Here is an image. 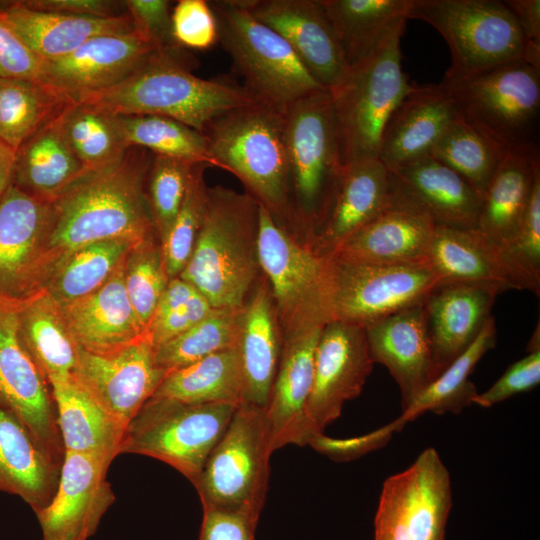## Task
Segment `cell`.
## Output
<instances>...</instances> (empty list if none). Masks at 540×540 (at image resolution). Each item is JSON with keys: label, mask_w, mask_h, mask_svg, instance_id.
<instances>
[{"label": "cell", "mask_w": 540, "mask_h": 540, "mask_svg": "<svg viewBox=\"0 0 540 540\" xmlns=\"http://www.w3.org/2000/svg\"><path fill=\"white\" fill-rule=\"evenodd\" d=\"M152 156L146 149L130 147L119 163L86 174L52 201L41 289L58 266L84 246L153 237L155 227L143 191Z\"/></svg>", "instance_id": "6da1fadb"}, {"label": "cell", "mask_w": 540, "mask_h": 540, "mask_svg": "<svg viewBox=\"0 0 540 540\" xmlns=\"http://www.w3.org/2000/svg\"><path fill=\"white\" fill-rule=\"evenodd\" d=\"M259 203L220 185L207 189V205L192 255L180 278L215 309H240L254 288Z\"/></svg>", "instance_id": "7a4b0ae2"}, {"label": "cell", "mask_w": 540, "mask_h": 540, "mask_svg": "<svg viewBox=\"0 0 540 540\" xmlns=\"http://www.w3.org/2000/svg\"><path fill=\"white\" fill-rule=\"evenodd\" d=\"M255 101L242 85L196 76L177 50L157 51L124 81L77 102L112 115L168 117L203 133L224 113Z\"/></svg>", "instance_id": "3957f363"}, {"label": "cell", "mask_w": 540, "mask_h": 540, "mask_svg": "<svg viewBox=\"0 0 540 540\" xmlns=\"http://www.w3.org/2000/svg\"><path fill=\"white\" fill-rule=\"evenodd\" d=\"M203 134L218 168L233 173L280 225L292 221L285 108L255 101L216 118Z\"/></svg>", "instance_id": "277c9868"}, {"label": "cell", "mask_w": 540, "mask_h": 540, "mask_svg": "<svg viewBox=\"0 0 540 540\" xmlns=\"http://www.w3.org/2000/svg\"><path fill=\"white\" fill-rule=\"evenodd\" d=\"M440 84L460 117L504 153L539 149L540 69L518 60L483 71H446Z\"/></svg>", "instance_id": "5b68a950"}, {"label": "cell", "mask_w": 540, "mask_h": 540, "mask_svg": "<svg viewBox=\"0 0 540 540\" xmlns=\"http://www.w3.org/2000/svg\"><path fill=\"white\" fill-rule=\"evenodd\" d=\"M290 209L309 239L332 206L343 173L330 91H313L285 108Z\"/></svg>", "instance_id": "8992f818"}, {"label": "cell", "mask_w": 540, "mask_h": 540, "mask_svg": "<svg viewBox=\"0 0 540 540\" xmlns=\"http://www.w3.org/2000/svg\"><path fill=\"white\" fill-rule=\"evenodd\" d=\"M403 30H396L376 53L351 67L329 90L344 166L378 158L388 118L415 86L402 70Z\"/></svg>", "instance_id": "52a82bcc"}, {"label": "cell", "mask_w": 540, "mask_h": 540, "mask_svg": "<svg viewBox=\"0 0 540 540\" xmlns=\"http://www.w3.org/2000/svg\"><path fill=\"white\" fill-rule=\"evenodd\" d=\"M218 42L232 60L242 85L256 100L286 108L322 87L289 44L256 19L243 0L209 1Z\"/></svg>", "instance_id": "ba28073f"}, {"label": "cell", "mask_w": 540, "mask_h": 540, "mask_svg": "<svg viewBox=\"0 0 540 540\" xmlns=\"http://www.w3.org/2000/svg\"><path fill=\"white\" fill-rule=\"evenodd\" d=\"M272 453L265 408L241 403L194 484L203 508L241 514L258 522Z\"/></svg>", "instance_id": "9c48e42d"}, {"label": "cell", "mask_w": 540, "mask_h": 540, "mask_svg": "<svg viewBox=\"0 0 540 540\" xmlns=\"http://www.w3.org/2000/svg\"><path fill=\"white\" fill-rule=\"evenodd\" d=\"M257 250L282 337L328 323L329 255L295 238L260 204Z\"/></svg>", "instance_id": "30bf717a"}, {"label": "cell", "mask_w": 540, "mask_h": 540, "mask_svg": "<svg viewBox=\"0 0 540 540\" xmlns=\"http://www.w3.org/2000/svg\"><path fill=\"white\" fill-rule=\"evenodd\" d=\"M238 406L189 404L151 397L129 422L120 454L134 453L165 462L194 485Z\"/></svg>", "instance_id": "8fae6325"}, {"label": "cell", "mask_w": 540, "mask_h": 540, "mask_svg": "<svg viewBox=\"0 0 540 540\" xmlns=\"http://www.w3.org/2000/svg\"><path fill=\"white\" fill-rule=\"evenodd\" d=\"M408 19L433 26L446 41L456 74L524 60L527 42L511 10L496 0H411Z\"/></svg>", "instance_id": "7c38bea8"}, {"label": "cell", "mask_w": 540, "mask_h": 540, "mask_svg": "<svg viewBox=\"0 0 540 540\" xmlns=\"http://www.w3.org/2000/svg\"><path fill=\"white\" fill-rule=\"evenodd\" d=\"M439 283V277L427 263L375 265L329 255V320L366 326L424 304Z\"/></svg>", "instance_id": "4fadbf2b"}, {"label": "cell", "mask_w": 540, "mask_h": 540, "mask_svg": "<svg viewBox=\"0 0 540 540\" xmlns=\"http://www.w3.org/2000/svg\"><path fill=\"white\" fill-rule=\"evenodd\" d=\"M451 507L449 471L429 447L383 483L375 540H444Z\"/></svg>", "instance_id": "5bb4252c"}, {"label": "cell", "mask_w": 540, "mask_h": 540, "mask_svg": "<svg viewBox=\"0 0 540 540\" xmlns=\"http://www.w3.org/2000/svg\"><path fill=\"white\" fill-rule=\"evenodd\" d=\"M47 384L20 338L17 304L0 301V406L61 465L65 450Z\"/></svg>", "instance_id": "9a60e30c"}, {"label": "cell", "mask_w": 540, "mask_h": 540, "mask_svg": "<svg viewBox=\"0 0 540 540\" xmlns=\"http://www.w3.org/2000/svg\"><path fill=\"white\" fill-rule=\"evenodd\" d=\"M156 52L136 30L100 35L63 57L43 61L38 82L77 102L124 81Z\"/></svg>", "instance_id": "2e32d148"}, {"label": "cell", "mask_w": 540, "mask_h": 540, "mask_svg": "<svg viewBox=\"0 0 540 540\" xmlns=\"http://www.w3.org/2000/svg\"><path fill=\"white\" fill-rule=\"evenodd\" d=\"M166 374L156 362L147 333L108 353H91L79 347L74 371L77 381L125 428Z\"/></svg>", "instance_id": "e0dca14e"}, {"label": "cell", "mask_w": 540, "mask_h": 540, "mask_svg": "<svg viewBox=\"0 0 540 540\" xmlns=\"http://www.w3.org/2000/svg\"><path fill=\"white\" fill-rule=\"evenodd\" d=\"M365 327L343 321L324 325L315 351L314 377L306 406L315 433L340 417L346 401L362 391L373 369Z\"/></svg>", "instance_id": "ac0fdd59"}, {"label": "cell", "mask_w": 540, "mask_h": 540, "mask_svg": "<svg viewBox=\"0 0 540 540\" xmlns=\"http://www.w3.org/2000/svg\"><path fill=\"white\" fill-rule=\"evenodd\" d=\"M52 202L10 184L0 200V301L20 303L41 290Z\"/></svg>", "instance_id": "d6986e66"}, {"label": "cell", "mask_w": 540, "mask_h": 540, "mask_svg": "<svg viewBox=\"0 0 540 540\" xmlns=\"http://www.w3.org/2000/svg\"><path fill=\"white\" fill-rule=\"evenodd\" d=\"M114 458L65 451L59 483L52 501L36 513L43 540H87L115 500L106 480Z\"/></svg>", "instance_id": "ffe728a7"}, {"label": "cell", "mask_w": 540, "mask_h": 540, "mask_svg": "<svg viewBox=\"0 0 540 540\" xmlns=\"http://www.w3.org/2000/svg\"><path fill=\"white\" fill-rule=\"evenodd\" d=\"M251 14L279 34L324 88L337 86L350 67L320 0H243Z\"/></svg>", "instance_id": "44dd1931"}, {"label": "cell", "mask_w": 540, "mask_h": 540, "mask_svg": "<svg viewBox=\"0 0 540 540\" xmlns=\"http://www.w3.org/2000/svg\"><path fill=\"white\" fill-rule=\"evenodd\" d=\"M389 170L390 207L419 213L435 226L476 229L482 198L431 155Z\"/></svg>", "instance_id": "7402d4cb"}, {"label": "cell", "mask_w": 540, "mask_h": 540, "mask_svg": "<svg viewBox=\"0 0 540 540\" xmlns=\"http://www.w3.org/2000/svg\"><path fill=\"white\" fill-rule=\"evenodd\" d=\"M504 291L494 283L450 282L430 292L424 309L436 378L474 342Z\"/></svg>", "instance_id": "603a6c76"}, {"label": "cell", "mask_w": 540, "mask_h": 540, "mask_svg": "<svg viewBox=\"0 0 540 540\" xmlns=\"http://www.w3.org/2000/svg\"><path fill=\"white\" fill-rule=\"evenodd\" d=\"M323 327L283 338L275 379L265 407L273 452L289 444L308 445L318 434L308 421L306 406L313 384L316 346Z\"/></svg>", "instance_id": "cb8c5ba5"}, {"label": "cell", "mask_w": 540, "mask_h": 540, "mask_svg": "<svg viewBox=\"0 0 540 540\" xmlns=\"http://www.w3.org/2000/svg\"><path fill=\"white\" fill-rule=\"evenodd\" d=\"M427 264L440 283L487 282L505 290H529L539 296L534 283L504 248L477 229L435 226Z\"/></svg>", "instance_id": "d4e9b609"}, {"label": "cell", "mask_w": 540, "mask_h": 540, "mask_svg": "<svg viewBox=\"0 0 540 540\" xmlns=\"http://www.w3.org/2000/svg\"><path fill=\"white\" fill-rule=\"evenodd\" d=\"M364 327L371 359L386 366L395 379L404 411L436 378L424 304Z\"/></svg>", "instance_id": "484cf974"}, {"label": "cell", "mask_w": 540, "mask_h": 540, "mask_svg": "<svg viewBox=\"0 0 540 540\" xmlns=\"http://www.w3.org/2000/svg\"><path fill=\"white\" fill-rule=\"evenodd\" d=\"M460 117L445 88L414 86L388 118L378 159L388 168L430 155L436 142Z\"/></svg>", "instance_id": "4316f807"}, {"label": "cell", "mask_w": 540, "mask_h": 540, "mask_svg": "<svg viewBox=\"0 0 540 540\" xmlns=\"http://www.w3.org/2000/svg\"><path fill=\"white\" fill-rule=\"evenodd\" d=\"M124 263L92 293L59 305L74 341L88 352L108 353L146 334L126 293Z\"/></svg>", "instance_id": "83f0119b"}, {"label": "cell", "mask_w": 540, "mask_h": 540, "mask_svg": "<svg viewBox=\"0 0 540 540\" xmlns=\"http://www.w3.org/2000/svg\"><path fill=\"white\" fill-rule=\"evenodd\" d=\"M434 229L432 221L419 213L389 207L329 255L375 265L424 264Z\"/></svg>", "instance_id": "f1b7e54d"}, {"label": "cell", "mask_w": 540, "mask_h": 540, "mask_svg": "<svg viewBox=\"0 0 540 540\" xmlns=\"http://www.w3.org/2000/svg\"><path fill=\"white\" fill-rule=\"evenodd\" d=\"M389 207L388 168L378 158L348 164L327 218L311 243L328 255Z\"/></svg>", "instance_id": "f546056e"}, {"label": "cell", "mask_w": 540, "mask_h": 540, "mask_svg": "<svg viewBox=\"0 0 540 540\" xmlns=\"http://www.w3.org/2000/svg\"><path fill=\"white\" fill-rule=\"evenodd\" d=\"M1 8L17 35L42 61L63 57L94 37L135 30L128 13L79 16L35 10L21 1H11Z\"/></svg>", "instance_id": "4dcf8cb0"}, {"label": "cell", "mask_w": 540, "mask_h": 540, "mask_svg": "<svg viewBox=\"0 0 540 540\" xmlns=\"http://www.w3.org/2000/svg\"><path fill=\"white\" fill-rule=\"evenodd\" d=\"M282 341L270 286L263 275L250 292L241 314L239 352L245 380V402L263 408L267 406Z\"/></svg>", "instance_id": "1f68e13d"}, {"label": "cell", "mask_w": 540, "mask_h": 540, "mask_svg": "<svg viewBox=\"0 0 540 540\" xmlns=\"http://www.w3.org/2000/svg\"><path fill=\"white\" fill-rule=\"evenodd\" d=\"M60 469L29 430L0 406V492L19 496L36 514L52 501Z\"/></svg>", "instance_id": "d6a6232c"}, {"label": "cell", "mask_w": 540, "mask_h": 540, "mask_svg": "<svg viewBox=\"0 0 540 540\" xmlns=\"http://www.w3.org/2000/svg\"><path fill=\"white\" fill-rule=\"evenodd\" d=\"M540 174V150L506 153L482 197L476 229L497 244L516 235Z\"/></svg>", "instance_id": "836d02e7"}, {"label": "cell", "mask_w": 540, "mask_h": 540, "mask_svg": "<svg viewBox=\"0 0 540 540\" xmlns=\"http://www.w3.org/2000/svg\"><path fill=\"white\" fill-rule=\"evenodd\" d=\"M57 115L17 149L11 180L27 194L51 202L89 173L66 142Z\"/></svg>", "instance_id": "e575fe53"}, {"label": "cell", "mask_w": 540, "mask_h": 540, "mask_svg": "<svg viewBox=\"0 0 540 540\" xmlns=\"http://www.w3.org/2000/svg\"><path fill=\"white\" fill-rule=\"evenodd\" d=\"M49 385L64 450L118 456L126 428L74 376Z\"/></svg>", "instance_id": "d590c367"}, {"label": "cell", "mask_w": 540, "mask_h": 540, "mask_svg": "<svg viewBox=\"0 0 540 540\" xmlns=\"http://www.w3.org/2000/svg\"><path fill=\"white\" fill-rule=\"evenodd\" d=\"M349 67L376 53L404 28L411 0H320Z\"/></svg>", "instance_id": "8d00e7d4"}, {"label": "cell", "mask_w": 540, "mask_h": 540, "mask_svg": "<svg viewBox=\"0 0 540 540\" xmlns=\"http://www.w3.org/2000/svg\"><path fill=\"white\" fill-rule=\"evenodd\" d=\"M17 321L22 343L48 384L74 376L79 346L44 289L17 304Z\"/></svg>", "instance_id": "74e56055"}, {"label": "cell", "mask_w": 540, "mask_h": 540, "mask_svg": "<svg viewBox=\"0 0 540 540\" xmlns=\"http://www.w3.org/2000/svg\"><path fill=\"white\" fill-rule=\"evenodd\" d=\"M152 397L189 404L245 402V380L239 348L209 355L168 372Z\"/></svg>", "instance_id": "f35d334b"}, {"label": "cell", "mask_w": 540, "mask_h": 540, "mask_svg": "<svg viewBox=\"0 0 540 540\" xmlns=\"http://www.w3.org/2000/svg\"><path fill=\"white\" fill-rule=\"evenodd\" d=\"M57 119L66 142L89 173L119 163L130 148L115 116L87 103H66Z\"/></svg>", "instance_id": "ab89813d"}, {"label": "cell", "mask_w": 540, "mask_h": 540, "mask_svg": "<svg viewBox=\"0 0 540 540\" xmlns=\"http://www.w3.org/2000/svg\"><path fill=\"white\" fill-rule=\"evenodd\" d=\"M496 339L495 319L490 316L470 347L421 392L400 418L408 423L427 411L458 414L473 404L478 391L469 376L481 358L495 347Z\"/></svg>", "instance_id": "60d3db41"}, {"label": "cell", "mask_w": 540, "mask_h": 540, "mask_svg": "<svg viewBox=\"0 0 540 540\" xmlns=\"http://www.w3.org/2000/svg\"><path fill=\"white\" fill-rule=\"evenodd\" d=\"M139 243L110 239L84 246L58 266L43 289L58 305L86 296L100 287Z\"/></svg>", "instance_id": "b9f144b4"}, {"label": "cell", "mask_w": 540, "mask_h": 540, "mask_svg": "<svg viewBox=\"0 0 540 540\" xmlns=\"http://www.w3.org/2000/svg\"><path fill=\"white\" fill-rule=\"evenodd\" d=\"M66 103L36 80L0 78V141L17 151Z\"/></svg>", "instance_id": "7bdbcfd3"}, {"label": "cell", "mask_w": 540, "mask_h": 540, "mask_svg": "<svg viewBox=\"0 0 540 540\" xmlns=\"http://www.w3.org/2000/svg\"><path fill=\"white\" fill-rule=\"evenodd\" d=\"M114 116L128 147L217 167L209 154L205 135L177 120L157 115Z\"/></svg>", "instance_id": "ee69618b"}, {"label": "cell", "mask_w": 540, "mask_h": 540, "mask_svg": "<svg viewBox=\"0 0 540 540\" xmlns=\"http://www.w3.org/2000/svg\"><path fill=\"white\" fill-rule=\"evenodd\" d=\"M240 309H215L191 328L154 348L155 359L166 373L209 355L239 348Z\"/></svg>", "instance_id": "f6af8a7d"}, {"label": "cell", "mask_w": 540, "mask_h": 540, "mask_svg": "<svg viewBox=\"0 0 540 540\" xmlns=\"http://www.w3.org/2000/svg\"><path fill=\"white\" fill-rule=\"evenodd\" d=\"M504 153L459 117L433 146L430 155L463 177L482 198Z\"/></svg>", "instance_id": "bcb514c9"}, {"label": "cell", "mask_w": 540, "mask_h": 540, "mask_svg": "<svg viewBox=\"0 0 540 540\" xmlns=\"http://www.w3.org/2000/svg\"><path fill=\"white\" fill-rule=\"evenodd\" d=\"M207 167L203 163L195 164L181 208L160 242L169 280L180 276L194 250L207 205L208 187L203 175Z\"/></svg>", "instance_id": "7dc6e473"}, {"label": "cell", "mask_w": 540, "mask_h": 540, "mask_svg": "<svg viewBox=\"0 0 540 540\" xmlns=\"http://www.w3.org/2000/svg\"><path fill=\"white\" fill-rule=\"evenodd\" d=\"M168 282L161 244L153 237L137 244L125 259L124 284L132 309L145 331Z\"/></svg>", "instance_id": "c3c4849f"}, {"label": "cell", "mask_w": 540, "mask_h": 540, "mask_svg": "<svg viewBox=\"0 0 540 540\" xmlns=\"http://www.w3.org/2000/svg\"><path fill=\"white\" fill-rule=\"evenodd\" d=\"M197 163L153 154L146 177L147 201L160 242L171 228Z\"/></svg>", "instance_id": "681fc988"}, {"label": "cell", "mask_w": 540, "mask_h": 540, "mask_svg": "<svg viewBox=\"0 0 540 540\" xmlns=\"http://www.w3.org/2000/svg\"><path fill=\"white\" fill-rule=\"evenodd\" d=\"M172 35L182 48L206 50L218 42L215 14L206 0H180L171 11Z\"/></svg>", "instance_id": "f907efd6"}, {"label": "cell", "mask_w": 540, "mask_h": 540, "mask_svg": "<svg viewBox=\"0 0 540 540\" xmlns=\"http://www.w3.org/2000/svg\"><path fill=\"white\" fill-rule=\"evenodd\" d=\"M515 264L540 285V174L515 237L502 245Z\"/></svg>", "instance_id": "816d5d0a"}, {"label": "cell", "mask_w": 540, "mask_h": 540, "mask_svg": "<svg viewBox=\"0 0 540 540\" xmlns=\"http://www.w3.org/2000/svg\"><path fill=\"white\" fill-rule=\"evenodd\" d=\"M135 30L159 52L180 50L173 38L171 2L167 0L124 1Z\"/></svg>", "instance_id": "f5cc1de1"}, {"label": "cell", "mask_w": 540, "mask_h": 540, "mask_svg": "<svg viewBox=\"0 0 540 540\" xmlns=\"http://www.w3.org/2000/svg\"><path fill=\"white\" fill-rule=\"evenodd\" d=\"M405 424L399 417L368 434L348 439H335L318 433L311 438L308 445L335 461H349L384 447L392 435L401 431Z\"/></svg>", "instance_id": "db71d44e"}, {"label": "cell", "mask_w": 540, "mask_h": 540, "mask_svg": "<svg viewBox=\"0 0 540 540\" xmlns=\"http://www.w3.org/2000/svg\"><path fill=\"white\" fill-rule=\"evenodd\" d=\"M539 382L540 350H534L509 366L488 390L481 394L478 393L473 404L489 408L516 394L531 390Z\"/></svg>", "instance_id": "11a10c76"}, {"label": "cell", "mask_w": 540, "mask_h": 540, "mask_svg": "<svg viewBox=\"0 0 540 540\" xmlns=\"http://www.w3.org/2000/svg\"><path fill=\"white\" fill-rule=\"evenodd\" d=\"M42 63L17 35L0 7V78L38 81Z\"/></svg>", "instance_id": "9f6ffc18"}, {"label": "cell", "mask_w": 540, "mask_h": 540, "mask_svg": "<svg viewBox=\"0 0 540 540\" xmlns=\"http://www.w3.org/2000/svg\"><path fill=\"white\" fill-rule=\"evenodd\" d=\"M212 310L209 301L199 292L187 304L154 315L146 333L156 348L191 328Z\"/></svg>", "instance_id": "6f0895ef"}, {"label": "cell", "mask_w": 540, "mask_h": 540, "mask_svg": "<svg viewBox=\"0 0 540 540\" xmlns=\"http://www.w3.org/2000/svg\"><path fill=\"white\" fill-rule=\"evenodd\" d=\"M256 525L241 514L203 508L199 540H255Z\"/></svg>", "instance_id": "680465c9"}, {"label": "cell", "mask_w": 540, "mask_h": 540, "mask_svg": "<svg viewBox=\"0 0 540 540\" xmlns=\"http://www.w3.org/2000/svg\"><path fill=\"white\" fill-rule=\"evenodd\" d=\"M25 6L47 12L90 17H114L123 15V4L110 0H21Z\"/></svg>", "instance_id": "91938a15"}, {"label": "cell", "mask_w": 540, "mask_h": 540, "mask_svg": "<svg viewBox=\"0 0 540 540\" xmlns=\"http://www.w3.org/2000/svg\"><path fill=\"white\" fill-rule=\"evenodd\" d=\"M527 42V48L540 50V1L506 0Z\"/></svg>", "instance_id": "94428289"}, {"label": "cell", "mask_w": 540, "mask_h": 540, "mask_svg": "<svg viewBox=\"0 0 540 540\" xmlns=\"http://www.w3.org/2000/svg\"><path fill=\"white\" fill-rule=\"evenodd\" d=\"M16 151L0 141V200L11 184Z\"/></svg>", "instance_id": "6125c7cd"}, {"label": "cell", "mask_w": 540, "mask_h": 540, "mask_svg": "<svg viewBox=\"0 0 540 540\" xmlns=\"http://www.w3.org/2000/svg\"><path fill=\"white\" fill-rule=\"evenodd\" d=\"M62 540H82V539H76V538H67V539H62Z\"/></svg>", "instance_id": "be15d7a7"}]
</instances>
